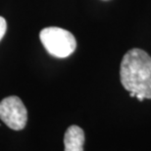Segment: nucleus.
Returning <instances> with one entry per match:
<instances>
[{"label": "nucleus", "mask_w": 151, "mask_h": 151, "mask_svg": "<svg viewBox=\"0 0 151 151\" xmlns=\"http://www.w3.org/2000/svg\"><path fill=\"white\" fill-rule=\"evenodd\" d=\"M121 83L139 101L151 99V57L140 49L126 53L121 63Z\"/></svg>", "instance_id": "1"}, {"label": "nucleus", "mask_w": 151, "mask_h": 151, "mask_svg": "<svg viewBox=\"0 0 151 151\" xmlns=\"http://www.w3.org/2000/svg\"><path fill=\"white\" fill-rule=\"evenodd\" d=\"M43 47L51 56L56 58H67L75 52L77 41L70 31L61 27H45L39 33Z\"/></svg>", "instance_id": "2"}, {"label": "nucleus", "mask_w": 151, "mask_h": 151, "mask_svg": "<svg viewBox=\"0 0 151 151\" xmlns=\"http://www.w3.org/2000/svg\"><path fill=\"white\" fill-rule=\"evenodd\" d=\"M0 119L13 130L24 129L28 120V111L20 98L11 96L0 101Z\"/></svg>", "instance_id": "3"}, {"label": "nucleus", "mask_w": 151, "mask_h": 151, "mask_svg": "<svg viewBox=\"0 0 151 151\" xmlns=\"http://www.w3.org/2000/svg\"><path fill=\"white\" fill-rule=\"evenodd\" d=\"M85 133L82 128L76 125L70 126L64 137L65 151H83Z\"/></svg>", "instance_id": "4"}, {"label": "nucleus", "mask_w": 151, "mask_h": 151, "mask_svg": "<svg viewBox=\"0 0 151 151\" xmlns=\"http://www.w3.org/2000/svg\"><path fill=\"white\" fill-rule=\"evenodd\" d=\"M6 30H7V22L4 18L0 17V41L5 35Z\"/></svg>", "instance_id": "5"}]
</instances>
